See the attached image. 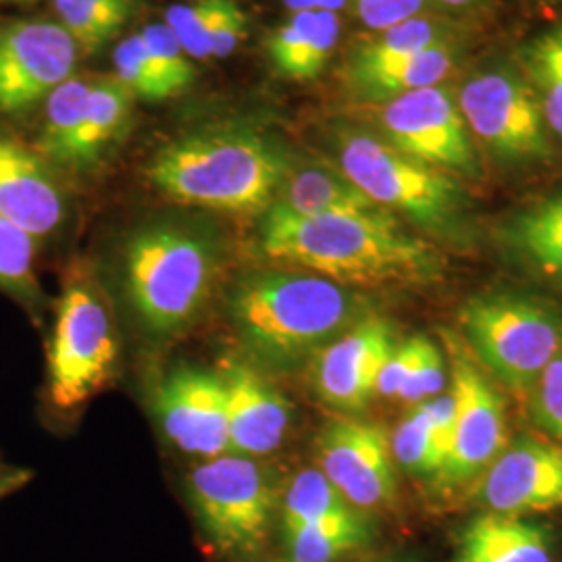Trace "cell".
<instances>
[{"label": "cell", "mask_w": 562, "mask_h": 562, "mask_svg": "<svg viewBox=\"0 0 562 562\" xmlns=\"http://www.w3.org/2000/svg\"><path fill=\"white\" fill-rule=\"evenodd\" d=\"M271 261L311 269L352 285H415L438 280L440 255L411 236L390 211L299 217L269 206L259 232Z\"/></svg>", "instance_id": "6da1fadb"}, {"label": "cell", "mask_w": 562, "mask_h": 562, "mask_svg": "<svg viewBox=\"0 0 562 562\" xmlns=\"http://www.w3.org/2000/svg\"><path fill=\"white\" fill-rule=\"evenodd\" d=\"M517 67L533 90L548 130L562 140V23L527 42Z\"/></svg>", "instance_id": "d4e9b609"}, {"label": "cell", "mask_w": 562, "mask_h": 562, "mask_svg": "<svg viewBox=\"0 0 562 562\" xmlns=\"http://www.w3.org/2000/svg\"><path fill=\"white\" fill-rule=\"evenodd\" d=\"M348 510H352L348 506V501L336 490V485L323 475V471L306 469L301 475H296V480L290 483L285 492L281 513L283 533L294 531L304 525L325 521Z\"/></svg>", "instance_id": "f1b7e54d"}, {"label": "cell", "mask_w": 562, "mask_h": 562, "mask_svg": "<svg viewBox=\"0 0 562 562\" xmlns=\"http://www.w3.org/2000/svg\"><path fill=\"white\" fill-rule=\"evenodd\" d=\"M483 501L498 515L562 508V448L521 440L490 467Z\"/></svg>", "instance_id": "e0dca14e"}, {"label": "cell", "mask_w": 562, "mask_h": 562, "mask_svg": "<svg viewBox=\"0 0 562 562\" xmlns=\"http://www.w3.org/2000/svg\"><path fill=\"white\" fill-rule=\"evenodd\" d=\"M452 562H552V550L542 527L490 513L467 522Z\"/></svg>", "instance_id": "7402d4cb"}, {"label": "cell", "mask_w": 562, "mask_h": 562, "mask_svg": "<svg viewBox=\"0 0 562 562\" xmlns=\"http://www.w3.org/2000/svg\"><path fill=\"white\" fill-rule=\"evenodd\" d=\"M467 340L483 364L510 387L536 385L562 355V325L548 308L515 296L469 302L461 313Z\"/></svg>", "instance_id": "8992f818"}, {"label": "cell", "mask_w": 562, "mask_h": 562, "mask_svg": "<svg viewBox=\"0 0 562 562\" xmlns=\"http://www.w3.org/2000/svg\"><path fill=\"white\" fill-rule=\"evenodd\" d=\"M457 102L471 136L496 159L515 165L552 159L548 125L519 67L496 65L473 74Z\"/></svg>", "instance_id": "ba28073f"}, {"label": "cell", "mask_w": 562, "mask_h": 562, "mask_svg": "<svg viewBox=\"0 0 562 562\" xmlns=\"http://www.w3.org/2000/svg\"><path fill=\"white\" fill-rule=\"evenodd\" d=\"M229 415V452L236 457H265L280 448L290 419V401L261 373L240 361L223 364Z\"/></svg>", "instance_id": "ac0fdd59"}, {"label": "cell", "mask_w": 562, "mask_h": 562, "mask_svg": "<svg viewBox=\"0 0 562 562\" xmlns=\"http://www.w3.org/2000/svg\"><path fill=\"white\" fill-rule=\"evenodd\" d=\"M80 48L59 21L0 25V113L20 117L74 78Z\"/></svg>", "instance_id": "8fae6325"}, {"label": "cell", "mask_w": 562, "mask_h": 562, "mask_svg": "<svg viewBox=\"0 0 562 562\" xmlns=\"http://www.w3.org/2000/svg\"><path fill=\"white\" fill-rule=\"evenodd\" d=\"M427 338H411V340L404 341V344H396L394 352L390 355V359L383 364L382 371H380V378H378V385H375V392H380L382 396H398V392L402 390V385L408 380V375L413 373L415 364L422 357L423 346H425Z\"/></svg>", "instance_id": "74e56055"}, {"label": "cell", "mask_w": 562, "mask_h": 562, "mask_svg": "<svg viewBox=\"0 0 562 562\" xmlns=\"http://www.w3.org/2000/svg\"><path fill=\"white\" fill-rule=\"evenodd\" d=\"M340 18L329 11L292 13L265 42L271 67L283 80L315 81L340 41Z\"/></svg>", "instance_id": "ffe728a7"}, {"label": "cell", "mask_w": 562, "mask_h": 562, "mask_svg": "<svg viewBox=\"0 0 562 562\" xmlns=\"http://www.w3.org/2000/svg\"><path fill=\"white\" fill-rule=\"evenodd\" d=\"M417 406L422 408L425 419L429 423L436 454L440 461V471H442L443 462L448 459V454L452 450V442H454V417H457L454 398H452V394H443L434 401L422 402Z\"/></svg>", "instance_id": "f35d334b"}, {"label": "cell", "mask_w": 562, "mask_h": 562, "mask_svg": "<svg viewBox=\"0 0 562 562\" xmlns=\"http://www.w3.org/2000/svg\"><path fill=\"white\" fill-rule=\"evenodd\" d=\"M425 0H352L355 15L375 34L422 13Z\"/></svg>", "instance_id": "8d00e7d4"}, {"label": "cell", "mask_w": 562, "mask_h": 562, "mask_svg": "<svg viewBox=\"0 0 562 562\" xmlns=\"http://www.w3.org/2000/svg\"><path fill=\"white\" fill-rule=\"evenodd\" d=\"M115 78L134 94V99L146 102H162L178 94L162 78L159 67L153 63L140 34L120 42L113 55Z\"/></svg>", "instance_id": "1f68e13d"}, {"label": "cell", "mask_w": 562, "mask_h": 562, "mask_svg": "<svg viewBox=\"0 0 562 562\" xmlns=\"http://www.w3.org/2000/svg\"><path fill=\"white\" fill-rule=\"evenodd\" d=\"M38 0H0V4H15V7H30Z\"/></svg>", "instance_id": "f6af8a7d"}, {"label": "cell", "mask_w": 562, "mask_h": 562, "mask_svg": "<svg viewBox=\"0 0 562 562\" xmlns=\"http://www.w3.org/2000/svg\"><path fill=\"white\" fill-rule=\"evenodd\" d=\"M394 454L406 471L423 477H438L440 461L436 454L434 436L419 406H413V411L398 425L394 434Z\"/></svg>", "instance_id": "d6a6232c"}, {"label": "cell", "mask_w": 562, "mask_h": 562, "mask_svg": "<svg viewBox=\"0 0 562 562\" xmlns=\"http://www.w3.org/2000/svg\"><path fill=\"white\" fill-rule=\"evenodd\" d=\"M220 262L222 241L204 223L161 217L136 227L123 244V278L146 331L165 338L194 322Z\"/></svg>", "instance_id": "3957f363"}, {"label": "cell", "mask_w": 562, "mask_h": 562, "mask_svg": "<svg viewBox=\"0 0 562 562\" xmlns=\"http://www.w3.org/2000/svg\"><path fill=\"white\" fill-rule=\"evenodd\" d=\"M188 492L206 538L225 557H250L267 540L273 490L248 457L209 459L188 477Z\"/></svg>", "instance_id": "52a82bcc"}, {"label": "cell", "mask_w": 562, "mask_h": 562, "mask_svg": "<svg viewBox=\"0 0 562 562\" xmlns=\"http://www.w3.org/2000/svg\"><path fill=\"white\" fill-rule=\"evenodd\" d=\"M290 562H336L369 542V525L355 510L285 531Z\"/></svg>", "instance_id": "484cf974"}, {"label": "cell", "mask_w": 562, "mask_h": 562, "mask_svg": "<svg viewBox=\"0 0 562 562\" xmlns=\"http://www.w3.org/2000/svg\"><path fill=\"white\" fill-rule=\"evenodd\" d=\"M443 382H446V375H443L442 352L427 340L413 373L408 375V380L398 392V398L417 406L422 402L429 401L431 396L440 394Z\"/></svg>", "instance_id": "e575fe53"}, {"label": "cell", "mask_w": 562, "mask_h": 562, "mask_svg": "<svg viewBox=\"0 0 562 562\" xmlns=\"http://www.w3.org/2000/svg\"><path fill=\"white\" fill-rule=\"evenodd\" d=\"M102 76H74L46 99L44 106V121H42L41 136L36 140V150L46 161L55 167L63 148L71 140L74 132L78 130L90 94L94 92L97 83Z\"/></svg>", "instance_id": "4316f807"}, {"label": "cell", "mask_w": 562, "mask_h": 562, "mask_svg": "<svg viewBox=\"0 0 562 562\" xmlns=\"http://www.w3.org/2000/svg\"><path fill=\"white\" fill-rule=\"evenodd\" d=\"M36 248L38 240L0 217V290L25 304H34L41 296Z\"/></svg>", "instance_id": "f546056e"}, {"label": "cell", "mask_w": 562, "mask_h": 562, "mask_svg": "<svg viewBox=\"0 0 562 562\" xmlns=\"http://www.w3.org/2000/svg\"><path fill=\"white\" fill-rule=\"evenodd\" d=\"M336 155L341 173L385 211H396L438 236L459 234L467 194L454 176L415 161L357 127L336 130Z\"/></svg>", "instance_id": "5b68a950"}, {"label": "cell", "mask_w": 562, "mask_h": 562, "mask_svg": "<svg viewBox=\"0 0 562 562\" xmlns=\"http://www.w3.org/2000/svg\"><path fill=\"white\" fill-rule=\"evenodd\" d=\"M436 2H440L443 7H452V9H464V7H471L480 0H436Z\"/></svg>", "instance_id": "ee69618b"}, {"label": "cell", "mask_w": 562, "mask_h": 562, "mask_svg": "<svg viewBox=\"0 0 562 562\" xmlns=\"http://www.w3.org/2000/svg\"><path fill=\"white\" fill-rule=\"evenodd\" d=\"M501 236L527 265L562 281V192L517 211Z\"/></svg>", "instance_id": "cb8c5ba5"}, {"label": "cell", "mask_w": 562, "mask_h": 562, "mask_svg": "<svg viewBox=\"0 0 562 562\" xmlns=\"http://www.w3.org/2000/svg\"><path fill=\"white\" fill-rule=\"evenodd\" d=\"M292 162L259 127L225 123L167 142L146 178L167 199L222 213H267Z\"/></svg>", "instance_id": "7a4b0ae2"}, {"label": "cell", "mask_w": 562, "mask_h": 562, "mask_svg": "<svg viewBox=\"0 0 562 562\" xmlns=\"http://www.w3.org/2000/svg\"><path fill=\"white\" fill-rule=\"evenodd\" d=\"M140 38L150 59L159 67L162 78L173 88V92L178 97L196 81L194 65L190 63V57L186 55L176 34L169 30V25L165 21L148 23L142 30Z\"/></svg>", "instance_id": "836d02e7"}, {"label": "cell", "mask_w": 562, "mask_h": 562, "mask_svg": "<svg viewBox=\"0 0 562 562\" xmlns=\"http://www.w3.org/2000/svg\"><path fill=\"white\" fill-rule=\"evenodd\" d=\"M78 2H83L88 7H94L99 11H104V13L117 18L123 23H127L130 18L134 15V11H136V0H78Z\"/></svg>", "instance_id": "60d3db41"}, {"label": "cell", "mask_w": 562, "mask_h": 562, "mask_svg": "<svg viewBox=\"0 0 562 562\" xmlns=\"http://www.w3.org/2000/svg\"><path fill=\"white\" fill-rule=\"evenodd\" d=\"M25 483V473L15 469H0V501Z\"/></svg>", "instance_id": "b9f144b4"}, {"label": "cell", "mask_w": 562, "mask_h": 562, "mask_svg": "<svg viewBox=\"0 0 562 562\" xmlns=\"http://www.w3.org/2000/svg\"><path fill=\"white\" fill-rule=\"evenodd\" d=\"M248 32V15L236 0H227L213 38V59L229 57Z\"/></svg>", "instance_id": "ab89813d"}, {"label": "cell", "mask_w": 562, "mask_h": 562, "mask_svg": "<svg viewBox=\"0 0 562 562\" xmlns=\"http://www.w3.org/2000/svg\"><path fill=\"white\" fill-rule=\"evenodd\" d=\"M323 475L355 506L375 508L394 501L396 480L383 429L357 422L327 425L317 443Z\"/></svg>", "instance_id": "5bb4252c"}, {"label": "cell", "mask_w": 562, "mask_h": 562, "mask_svg": "<svg viewBox=\"0 0 562 562\" xmlns=\"http://www.w3.org/2000/svg\"><path fill=\"white\" fill-rule=\"evenodd\" d=\"M375 120L382 130L380 138L406 157L450 176H482L473 136L448 88H423L382 102Z\"/></svg>", "instance_id": "30bf717a"}, {"label": "cell", "mask_w": 562, "mask_h": 562, "mask_svg": "<svg viewBox=\"0 0 562 562\" xmlns=\"http://www.w3.org/2000/svg\"><path fill=\"white\" fill-rule=\"evenodd\" d=\"M283 7L290 13H301V11H311V0H281Z\"/></svg>", "instance_id": "7bdbcfd3"}, {"label": "cell", "mask_w": 562, "mask_h": 562, "mask_svg": "<svg viewBox=\"0 0 562 562\" xmlns=\"http://www.w3.org/2000/svg\"><path fill=\"white\" fill-rule=\"evenodd\" d=\"M227 0H188L165 11V23L188 57L213 59V38Z\"/></svg>", "instance_id": "4dcf8cb0"}, {"label": "cell", "mask_w": 562, "mask_h": 562, "mask_svg": "<svg viewBox=\"0 0 562 562\" xmlns=\"http://www.w3.org/2000/svg\"><path fill=\"white\" fill-rule=\"evenodd\" d=\"M162 431L186 454L217 459L229 452L227 390L222 375L178 367L157 392Z\"/></svg>", "instance_id": "7c38bea8"}, {"label": "cell", "mask_w": 562, "mask_h": 562, "mask_svg": "<svg viewBox=\"0 0 562 562\" xmlns=\"http://www.w3.org/2000/svg\"><path fill=\"white\" fill-rule=\"evenodd\" d=\"M271 206L299 217L382 211V206L371 201L340 169L322 165H306L301 169L290 167L281 183L280 194Z\"/></svg>", "instance_id": "603a6c76"}, {"label": "cell", "mask_w": 562, "mask_h": 562, "mask_svg": "<svg viewBox=\"0 0 562 562\" xmlns=\"http://www.w3.org/2000/svg\"><path fill=\"white\" fill-rule=\"evenodd\" d=\"M134 102V94L117 78H101L55 167L67 171H90L97 167L123 138L132 121Z\"/></svg>", "instance_id": "44dd1931"}, {"label": "cell", "mask_w": 562, "mask_h": 562, "mask_svg": "<svg viewBox=\"0 0 562 562\" xmlns=\"http://www.w3.org/2000/svg\"><path fill=\"white\" fill-rule=\"evenodd\" d=\"M448 38L452 36L443 25L417 15L413 20L402 21L394 27L378 32L373 38L355 44L346 57L344 69H364L385 60L408 57Z\"/></svg>", "instance_id": "83f0119b"}, {"label": "cell", "mask_w": 562, "mask_h": 562, "mask_svg": "<svg viewBox=\"0 0 562 562\" xmlns=\"http://www.w3.org/2000/svg\"><path fill=\"white\" fill-rule=\"evenodd\" d=\"M394 348V331L382 319L357 323L323 348L315 362V387L323 402L340 411H361Z\"/></svg>", "instance_id": "2e32d148"}, {"label": "cell", "mask_w": 562, "mask_h": 562, "mask_svg": "<svg viewBox=\"0 0 562 562\" xmlns=\"http://www.w3.org/2000/svg\"><path fill=\"white\" fill-rule=\"evenodd\" d=\"M117 361V340L101 299L83 283L63 292L48 348V394L69 411L109 382Z\"/></svg>", "instance_id": "9c48e42d"}, {"label": "cell", "mask_w": 562, "mask_h": 562, "mask_svg": "<svg viewBox=\"0 0 562 562\" xmlns=\"http://www.w3.org/2000/svg\"><path fill=\"white\" fill-rule=\"evenodd\" d=\"M452 398L457 406L454 442L438 480L461 483L492 467L503 452L504 404L482 373L452 350Z\"/></svg>", "instance_id": "4fadbf2b"}, {"label": "cell", "mask_w": 562, "mask_h": 562, "mask_svg": "<svg viewBox=\"0 0 562 562\" xmlns=\"http://www.w3.org/2000/svg\"><path fill=\"white\" fill-rule=\"evenodd\" d=\"M459 44L448 38L415 55L385 60L364 69H344L346 90L362 102H385L423 90L442 86L459 63Z\"/></svg>", "instance_id": "d6986e66"}, {"label": "cell", "mask_w": 562, "mask_h": 562, "mask_svg": "<svg viewBox=\"0 0 562 562\" xmlns=\"http://www.w3.org/2000/svg\"><path fill=\"white\" fill-rule=\"evenodd\" d=\"M359 301L322 276L267 271L241 280L229 301L232 323L244 348L265 364L299 361L346 329Z\"/></svg>", "instance_id": "277c9868"}, {"label": "cell", "mask_w": 562, "mask_h": 562, "mask_svg": "<svg viewBox=\"0 0 562 562\" xmlns=\"http://www.w3.org/2000/svg\"><path fill=\"white\" fill-rule=\"evenodd\" d=\"M0 217L34 240L50 238L67 220V196L55 167L36 148L0 132Z\"/></svg>", "instance_id": "9a60e30c"}, {"label": "cell", "mask_w": 562, "mask_h": 562, "mask_svg": "<svg viewBox=\"0 0 562 562\" xmlns=\"http://www.w3.org/2000/svg\"><path fill=\"white\" fill-rule=\"evenodd\" d=\"M533 413L546 431L562 440V355L543 369L536 382Z\"/></svg>", "instance_id": "d590c367"}]
</instances>
